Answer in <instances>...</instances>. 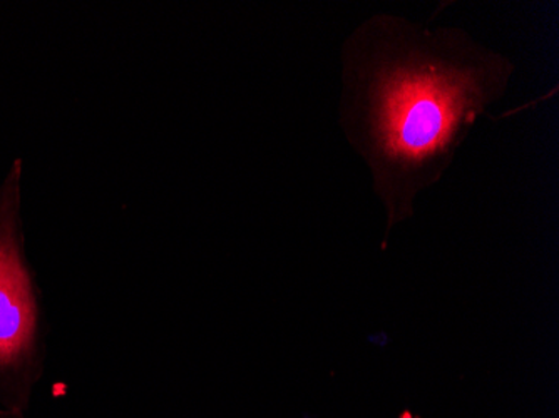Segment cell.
<instances>
[{
  "mask_svg": "<svg viewBox=\"0 0 559 418\" xmlns=\"http://www.w3.org/2000/svg\"><path fill=\"white\" fill-rule=\"evenodd\" d=\"M516 65L463 27L369 15L341 47L338 126L370 172L389 235L416 216L476 122L510 91Z\"/></svg>",
  "mask_w": 559,
  "mask_h": 418,
  "instance_id": "6da1fadb",
  "label": "cell"
},
{
  "mask_svg": "<svg viewBox=\"0 0 559 418\" xmlns=\"http://www.w3.org/2000/svg\"><path fill=\"white\" fill-rule=\"evenodd\" d=\"M43 290L25 251L21 159L0 184V407L27 411L46 369Z\"/></svg>",
  "mask_w": 559,
  "mask_h": 418,
  "instance_id": "7a4b0ae2",
  "label": "cell"
},
{
  "mask_svg": "<svg viewBox=\"0 0 559 418\" xmlns=\"http://www.w3.org/2000/svg\"><path fill=\"white\" fill-rule=\"evenodd\" d=\"M0 418H27L24 411L9 410V408L0 407Z\"/></svg>",
  "mask_w": 559,
  "mask_h": 418,
  "instance_id": "3957f363",
  "label": "cell"
},
{
  "mask_svg": "<svg viewBox=\"0 0 559 418\" xmlns=\"http://www.w3.org/2000/svg\"><path fill=\"white\" fill-rule=\"evenodd\" d=\"M399 418H416V414H414L413 410H409V408H405V410H402L401 414H399Z\"/></svg>",
  "mask_w": 559,
  "mask_h": 418,
  "instance_id": "277c9868",
  "label": "cell"
},
{
  "mask_svg": "<svg viewBox=\"0 0 559 418\" xmlns=\"http://www.w3.org/2000/svg\"><path fill=\"white\" fill-rule=\"evenodd\" d=\"M416 418H423V417H420V415H416Z\"/></svg>",
  "mask_w": 559,
  "mask_h": 418,
  "instance_id": "5b68a950",
  "label": "cell"
}]
</instances>
